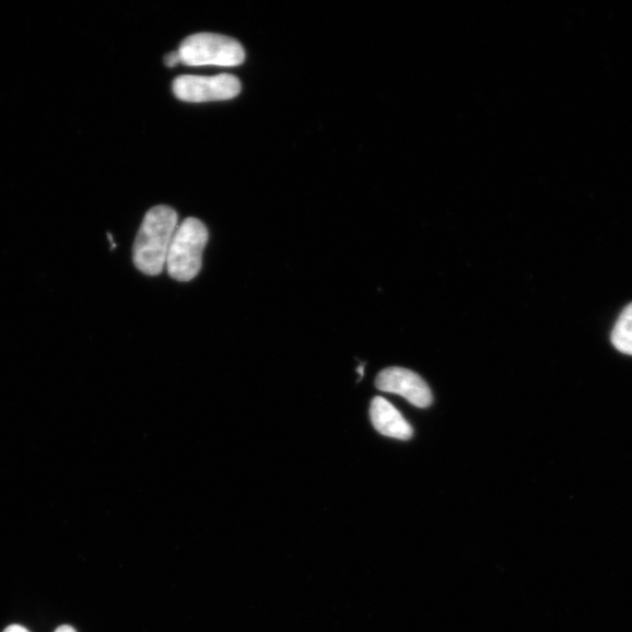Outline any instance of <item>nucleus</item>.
<instances>
[{"label": "nucleus", "mask_w": 632, "mask_h": 632, "mask_svg": "<svg viewBox=\"0 0 632 632\" xmlns=\"http://www.w3.org/2000/svg\"><path fill=\"white\" fill-rule=\"evenodd\" d=\"M177 226L178 214L169 207L157 206L147 212L132 248L140 272L152 277L163 272Z\"/></svg>", "instance_id": "obj_1"}, {"label": "nucleus", "mask_w": 632, "mask_h": 632, "mask_svg": "<svg viewBox=\"0 0 632 632\" xmlns=\"http://www.w3.org/2000/svg\"><path fill=\"white\" fill-rule=\"evenodd\" d=\"M208 239V229L197 219H187L177 226L165 261L173 279L187 282L201 272Z\"/></svg>", "instance_id": "obj_2"}, {"label": "nucleus", "mask_w": 632, "mask_h": 632, "mask_svg": "<svg viewBox=\"0 0 632 632\" xmlns=\"http://www.w3.org/2000/svg\"><path fill=\"white\" fill-rule=\"evenodd\" d=\"M180 62L187 66H221L232 68L245 61L239 42L215 33H197L183 40L178 48Z\"/></svg>", "instance_id": "obj_3"}, {"label": "nucleus", "mask_w": 632, "mask_h": 632, "mask_svg": "<svg viewBox=\"0 0 632 632\" xmlns=\"http://www.w3.org/2000/svg\"><path fill=\"white\" fill-rule=\"evenodd\" d=\"M241 91L239 79L231 74L182 75L173 82L175 96L186 103L223 102L238 96Z\"/></svg>", "instance_id": "obj_4"}, {"label": "nucleus", "mask_w": 632, "mask_h": 632, "mask_svg": "<svg viewBox=\"0 0 632 632\" xmlns=\"http://www.w3.org/2000/svg\"><path fill=\"white\" fill-rule=\"evenodd\" d=\"M381 391L401 395L419 408H428L432 403V394L426 382L418 374L398 367L382 371L375 381Z\"/></svg>", "instance_id": "obj_5"}, {"label": "nucleus", "mask_w": 632, "mask_h": 632, "mask_svg": "<svg viewBox=\"0 0 632 632\" xmlns=\"http://www.w3.org/2000/svg\"><path fill=\"white\" fill-rule=\"evenodd\" d=\"M371 420L381 435L408 441L413 436L411 425L384 397H375L371 406Z\"/></svg>", "instance_id": "obj_6"}, {"label": "nucleus", "mask_w": 632, "mask_h": 632, "mask_svg": "<svg viewBox=\"0 0 632 632\" xmlns=\"http://www.w3.org/2000/svg\"><path fill=\"white\" fill-rule=\"evenodd\" d=\"M611 341L618 351L632 356V304L620 315L613 327Z\"/></svg>", "instance_id": "obj_7"}, {"label": "nucleus", "mask_w": 632, "mask_h": 632, "mask_svg": "<svg viewBox=\"0 0 632 632\" xmlns=\"http://www.w3.org/2000/svg\"><path fill=\"white\" fill-rule=\"evenodd\" d=\"M164 62H165V66H168V68H174V66H176L178 62H180L178 52H172L169 55H166L164 58Z\"/></svg>", "instance_id": "obj_8"}, {"label": "nucleus", "mask_w": 632, "mask_h": 632, "mask_svg": "<svg viewBox=\"0 0 632 632\" xmlns=\"http://www.w3.org/2000/svg\"><path fill=\"white\" fill-rule=\"evenodd\" d=\"M4 632H30V631L22 625L13 624V625L8 627L4 630Z\"/></svg>", "instance_id": "obj_9"}, {"label": "nucleus", "mask_w": 632, "mask_h": 632, "mask_svg": "<svg viewBox=\"0 0 632 632\" xmlns=\"http://www.w3.org/2000/svg\"><path fill=\"white\" fill-rule=\"evenodd\" d=\"M56 632H77V630L70 625H61Z\"/></svg>", "instance_id": "obj_10"}, {"label": "nucleus", "mask_w": 632, "mask_h": 632, "mask_svg": "<svg viewBox=\"0 0 632 632\" xmlns=\"http://www.w3.org/2000/svg\"><path fill=\"white\" fill-rule=\"evenodd\" d=\"M363 370H364V364H362L361 367L358 370V372L360 373L361 377L363 376Z\"/></svg>", "instance_id": "obj_11"}]
</instances>
